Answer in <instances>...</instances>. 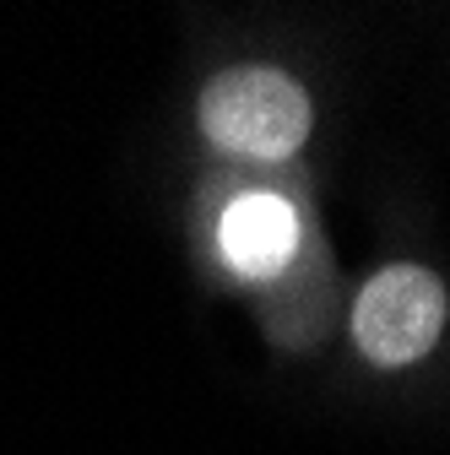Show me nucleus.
<instances>
[{"instance_id":"3","label":"nucleus","mask_w":450,"mask_h":455,"mask_svg":"<svg viewBox=\"0 0 450 455\" xmlns=\"http://www.w3.org/2000/svg\"><path fill=\"white\" fill-rule=\"evenodd\" d=\"M217 244H222V260H229L245 282H266L277 276L293 250H299V217L288 201L277 196H245L222 212V228H217Z\"/></svg>"},{"instance_id":"1","label":"nucleus","mask_w":450,"mask_h":455,"mask_svg":"<svg viewBox=\"0 0 450 455\" xmlns=\"http://www.w3.org/2000/svg\"><path fill=\"white\" fill-rule=\"evenodd\" d=\"M315 125V108L304 98L299 82H288L283 71L266 66H239L206 82L201 92V131L212 147L234 152V157H288L293 147H304Z\"/></svg>"},{"instance_id":"2","label":"nucleus","mask_w":450,"mask_h":455,"mask_svg":"<svg viewBox=\"0 0 450 455\" xmlns=\"http://www.w3.org/2000/svg\"><path fill=\"white\" fill-rule=\"evenodd\" d=\"M439 331H445V288H439V276L418 266L380 271L353 309V341L380 369L418 363L439 341Z\"/></svg>"}]
</instances>
